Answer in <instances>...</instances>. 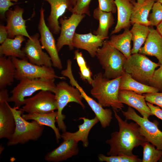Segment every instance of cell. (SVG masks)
Returning <instances> with one entry per match:
<instances>
[{
    "mask_svg": "<svg viewBox=\"0 0 162 162\" xmlns=\"http://www.w3.org/2000/svg\"><path fill=\"white\" fill-rule=\"evenodd\" d=\"M114 116L118 122L119 130L111 134V138L107 140L106 143L110 146L107 153L108 156L124 154L133 156V150L134 148L142 146L146 141L145 137L139 131V126L136 122L128 123L127 120H123L113 110Z\"/></svg>",
    "mask_w": 162,
    "mask_h": 162,
    "instance_id": "obj_1",
    "label": "cell"
},
{
    "mask_svg": "<svg viewBox=\"0 0 162 162\" xmlns=\"http://www.w3.org/2000/svg\"><path fill=\"white\" fill-rule=\"evenodd\" d=\"M121 78L109 79L100 72L94 76L91 84L90 93L98 102L103 107L111 106L117 112L124 107L118 98Z\"/></svg>",
    "mask_w": 162,
    "mask_h": 162,
    "instance_id": "obj_2",
    "label": "cell"
},
{
    "mask_svg": "<svg viewBox=\"0 0 162 162\" xmlns=\"http://www.w3.org/2000/svg\"><path fill=\"white\" fill-rule=\"evenodd\" d=\"M10 108L14 115L16 124L14 132L7 143L8 146L24 144L30 140H37L42 136L44 127L35 120L28 122L22 116L24 112L14 106Z\"/></svg>",
    "mask_w": 162,
    "mask_h": 162,
    "instance_id": "obj_3",
    "label": "cell"
},
{
    "mask_svg": "<svg viewBox=\"0 0 162 162\" xmlns=\"http://www.w3.org/2000/svg\"><path fill=\"white\" fill-rule=\"evenodd\" d=\"M96 56L104 70V77L109 79L121 76L124 71L123 66L127 59L121 52L104 40L97 52Z\"/></svg>",
    "mask_w": 162,
    "mask_h": 162,
    "instance_id": "obj_4",
    "label": "cell"
},
{
    "mask_svg": "<svg viewBox=\"0 0 162 162\" xmlns=\"http://www.w3.org/2000/svg\"><path fill=\"white\" fill-rule=\"evenodd\" d=\"M55 80L23 78L11 91L12 95L8 102H14V106L20 108L24 104L25 98L31 96L37 91L47 90L53 93L56 85Z\"/></svg>",
    "mask_w": 162,
    "mask_h": 162,
    "instance_id": "obj_5",
    "label": "cell"
},
{
    "mask_svg": "<svg viewBox=\"0 0 162 162\" xmlns=\"http://www.w3.org/2000/svg\"><path fill=\"white\" fill-rule=\"evenodd\" d=\"M53 93L57 104L56 122L59 130L64 132L66 131L67 127L64 121L65 116L62 114L63 109L71 102L78 104L84 109L85 106L82 102L83 98L78 88L65 81L60 82L56 84Z\"/></svg>",
    "mask_w": 162,
    "mask_h": 162,
    "instance_id": "obj_6",
    "label": "cell"
},
{
    "mask_svg": "<svg viewBox=\"0 0 162 162\" xmlns=\"http://www.w3.org/2000/svg\"><path fill=\"white\" fill-rule=\"evenodd\" d=\"M160 64L155 63L145 55L132 54L125 61L123 66L125 72L136 81L148 85L156 68Z\"/></svg>",
    "mask_w": 162,
    "mask_h": 162,
    "instance_id": "obj_7",
    "label": "cell"
},
{
    "mask_svg": "<svg viewBox=\"0 0 162 162\" xmlns=\"http://www.w3.org/2000/svg\"><path fill=\"white\" fill-rule=\"evenodd\" d=\"M122 112L126 120H132L139 125V132L147 141L162 150V131L158 128V121L151 122L148 118L140 116L130 106L127 111L122 110Z\"/></svg>",
    "mask_w": 162,
    "mask_h": 162,
    "instance_id": "obj_8",
    "label": "cell"
},
{
    "mask_svg": "<svg viewBox=\"0 0 162 162\" xmlns=\"http://www.w3.org/2000/svg\"><path fill=\"white\" fill-rule=\"evenodd\" d=\"M11 58L16 68L15 79L17 80L24 78L47 80L65 79L64 76L57 75L52 67L34 64L30 62L28 59H21L14 57H11Z\"/></svg>",
    "mask_w": 162,
    "mask_h": 162,
    "instance_id": "obj_9",
    "label": "cell"
},
{
    "mask_svg": "<svg viewBox=\"0 0 162 162\" xmlns=\"http://www.w3.org/2000/svg\"><path fill=\"white\" fill-rule=\"evenodd\" d=\"M61 74L69 79L70 83L71 86L78 89L83 98L86 101L95 116L98 119L101 127L106 128L109 126L112 119V110L110 109H104L98 102L87 95L75 79L72 73L71 63L67 64L66 68L62 71Z\"/></svg>",
    "mask_w": 162,
    "mask_h": 162,
    "instance_id": "obj_10",
    "label": "cell"
},
{
    "mask_svg": "<svg viewBox=\"0 0 162 162\" xmlns=\"http://www.w3.org/2000/svg\"><path fill=\"white\" fill-rule=\"evenodd\" d=\"M21 109L28 113H47L57 110V104L55 95L47 90H41L37 94L25 99Z\"/></svg>",
    "mask_w": 162,
    "mask_h": 162,
    "instance_id": "obj_11",
    "label": "cell"
},
{
    "mask_svg": "<svg viewBox=\"0 0 162 162\" xmlns=\"http://www.w3.org/2000/svg\"><path fill=\"white\" fill-rule=\"evenodd\" d=\"M45 9L43 5L40 11V17L38 29L40 33V40L43 48L44 49L51 58L52 66L59 70L63 68L62 64L57 50L55 40L52 32L45 22Z\"/></svg>",
    "mask_w": 162,
    "mask_h": 162,
    "instance_id": "obj_12",
    "label": "cell"
},
{
    "mask_svg": "<svg viewBox=\"0 0 162 162\" xmlns=\"http://www.w3.org/2000/svg\"><path fill=\"white\" fill-rule=\"evenodd\" d=\"M85 14H79L72 13L68 18L62 17L59 22L61 26L60 34L56 46L59 52L63 47L67 45L70 50H73V40L76 29L80 23L85 17Z\"/></svg>",
    "mask_w": 162,
    "mask_h": 162,
    "instance_id": "obj_13",
    "label": "cell"
},
{
    "mask_svg": "<svg viewBox=\"0 0 162 162\" xmlns=\"http://www.w3.org/2000/svg\"><path fill=\"white\" fill-rule=\"evenodd\" d=\"M38 33L31 36L22 49L28 61L39 66L52 67V63L49 55L43 50Z\"/></svg>",
    "mask_w": 162,
    "mask_h": 162,
    "instance_id": "obj_14",
    "label": "cell"
},
{
    "mask_svg": "<svg viewBox=\"0 0 162 162\" xmlns=\"http://www.w3.org/2000/svg\"><path fill=\"white\" fill-rule=\"evenodd\" d=\"M23 8L15 5L13 9H10L5 14L7 21L6 26L8 32V38H13L19 35L31 38V36L26 30V20L23 17Z\"/></svg>",
    "mask_w": 162,
    "mask_h": 162,
    "instance_id": "obj_15",
    "label": "cell"
},
{
    "mask_svg": "<svg viewBox=\"0 0 162 162\" xmlns=\"http://www.w3.org/2000/svg\"><path fill=\"white\" fill-rule=\"evenodd\" d=\"M50 6V12L47 18V26L52 33L57 34L60 33L61 27L59 20L67 11L73 7L71 0H44Z\"/></svg>",
    "mask_w": 162,
    "mask_h": 162,
    "instance_id": "obj_16",
    "label": "cell"
},
{
    "mask_svg": "<svg viewBox=\"0 0 162 162\" xmlns=\"http://www.w3.org/2000/svg\"><path fill=\"white\" fill-rule=\"evenodd\" d=\"M118 98L122 103L136 110L144 118H148L150 116H153L143 95L130 90H119Z\"/></svg>",
    "mask_w": 162,
    "mask_h": 162,
    "instance_id": "obj_17",
    "label": "cell"
},
{
    "mask_svg": "<svg viewBox=\"0 0 162 162\" xmlns=\"http://www.w3.org/2000/svg\"><path fill=\"white\" fill-rule=\"evenodd\" d=\"M79 152L78 142L72 139L63 140L59 146L45 156L48 162H59L77 155Z\"/></svg>",
    "mask_w": 162,
    "mask_h": 162,
    "instance_id": "obj_18",
    "label": "cell"
},
{
    "mask_svg": "<svg viewBox=\"0 0 162 162\" xmlns=\"http://www.w3.org/2000/svg\"><path fill=\"white\" fill-rule=\"evenodd\" d=\"M102 37L90 32L86 34L75 33L73 40L74 47L87 51L92 58L96 56L98 49L101 47L105 40Z\"/></svg>",
    "mask_w": 162,
    "mask_h": 162,
    "instance_id": "obj_19",
    "label": "cell"
},
{
    "mask_svg": "<svg viewBox=\"0 0 162 162\" xmlns=\"http://www.w3.org/2000/svg\"><path fill=\"white\" fill-rule=\"evenodd\" d=\"M150 31L144 46L140 49L139 53L156 57L159 63L162 64V37L157 30L149 27Z\"/></svg>",
    "mask_w": 162,
    "mask_h": 162,
    "instance_id": "obj_20",
    "label": "cell"
},
{
    "mask_svg": "<svg viewBox=\"0 0 162 162\" xmlns=\"http://www.w3.org/2000/svg\"><path fill=\"white\" fill-rule=\"evenodd\" d=\"M82 119L83 123L78 126V130L74 133L66 131L63 132L61 135V138L63 140L72 139L77 142L81 141L83 146L85 148L88 147L89 145L88 136L92 128L98 122L99 120L96 116L93 118L89 119L85 117H81L79 120Z\"/></svg>",
    "mask_w": 162,
    "mask_h": 162,
    "instance_id": "obj_21",
    "label": "cell"
},
{
    "mask_svg": "<svg viewBox=\"0 0 162 162\" xmlns=\"http://www.w3.org/2000/svg\"><path fill=\"white\" fill-rule=\"evenodd\" d=\"M134 0H115L118 12L117 24L111 35L117 33L122 29L129 28L134 8Z\"/></svg>",
    "mask_w": 162,
    "mask_h": 162,
    "instance_id": "obj_22",
    "label": "cell"
},
{
    "mask_svg": "<svg viewBox=\"0 0 162 162\" xmlns=\"http://www.w3.org/2000/svg\"><path fill=\"white\" fill-rule=\"evenodd\" d=\"M15 127L14 116L8 102L0 103V139H10Z\"/></svg>",
    "mask_w": 162,
    "mask_h": 162,
    "instance_id": "obj_23",
    "label": "cell"
},
{
    "mask_svg": "<svg viewBox=\"0 0 162 162\" xmlns=\"http://www.w3.org/2000/svg\"><path fill=\"white\" fill-rule=\"evenodd\" d=\"M24 36H16L13 38H7L0 46V55L28 59L21 49L22 43L25 40Z\"/></svg>",
    "mask_w": 162,
    "mask_h": 162,
    "instance_id": "obj_24",
    "label": "cell"
},
{
    "mask_svg": "<svg viewBox=\"0 0 162 162\" xmlns=\"http://www.w3.org/2000/svg\"><path fill=\"white\" fill-rule=\"evenodd\" d=\"M155 1L146 0L143 3L140 4L134 0V8L130 18L131 24L137 23L150 26V23L148 18L149 13Z\"/></svg>",
    "mask_w": 162,
    "mask_h": 162,
    "instance_id": "obj_25",
    "label": "cell"
},
{
    "mask_svg": "<svg viewBox=\"0 0 162 162\" xmlns=\"http://www.w3.org/2000/svg\"><path fill=\"white\" fill-rule=\"evenodd\" d=\"M126 90L142 94L158 92L157 88L141 83L133 79L128 73L124 71L121 76L119 90Z\"/></svg>",
    "mask_w": 162,
    "mask_h": 162,
    "instance_id": "obj_26",
    "label": "cell"
},
{
    "mask_svg": "<svg viewBox=\"0 0 162 162\" xmlns=\"http://www.w3.org/2000/svg\"><path fill=\"white\" fill-rule=\"evenodd\" d=\"M16 68L11 57H0V89L6 88L11 85L15 79Z\"/></svg>",
    "mask_w": 162,
    "mask_h": 162,
    "instance_id": "obj_27",
    "label": "cell"
},
{
    "mask_svg": "<svg viewBox=\"0 0 162 162\" xmlns=\"http://www.w3.org/2000/svg\"><path fill=\"white\" fill-rule=\"evenodd\" d=\"M93 16L99 22L98 28L93 32V34L107 38L109 29L114 23L112 13L102 10L98 7L94 9Z\"/></svg>",
    "mask_w": 162,
    "mask_h": 162,
    "instance_id": "obj_28",
    "label": "cell"
},
{
    "mask_svg": "<svg viewBox=\"0 0 162 162\" xmlns=\"http://www.w3.org/2000/svg\"><path fill=\"white\" fill-rule=\"evenodd\" d=\"M57 116V111L47 113H34L22 115V117L26 120H35L41 125L46 126L52 128L55 133L56 142L58 143L61 135L59 129L55 125Z\"/></svg>",
    "mask_w": 162,
    "mask_h": 162,
    "instance_id": "obj_29",
    "label": "cell"
},
{
    "mask_svg": "<svg viewBox=\"0 0 162 162\" xmlns=\"http://www.w3.org/2000/svg\"><path fill=\"white\" fill-rule=\"evenodd\" d=\"M131 34L129 28L124 29L122 34L118 35L112 34L108 40L109 43L117 49L127 58L131 54L130 43Z\"/></svg>",
    "mask_w": 162,
    "mask_h": 162,
    "instance_id": "obj_30",
    "label": "cell"
},
{
    "mask_svg": "<svg viewBox=\"0 0 162 162\" xmlns=\"http://www.w3.org/2000/svg\"><path fill=\"white\" fill-rule=\"evenodd\" d=\"M130 30L131 34V40L133 43L131 50V54L137 53L142 46L145 42L149 32L148 26L135 23Z\"/></svg>",
    "mask_w": 162,
    "mask_h": 162,
    "instance_id": "obj_31",
    "label": "cell"
},
{
    "mask_svg": "<svg viewBox=\"0 0 162 162\" xmlns=\"http://www.w3.org/2000/svg\"><path fill=\"white\" fill-rule=\"evenodd\" d=\"M143 148L142 162H157L162 157V150L155 148V146L148 141L141 146Z\"/></svg>",
    "mask_w": 162,
    "mask_h": 162,
    "instance_id": "obj_32",
    "label": "cell"
},
{
    "mask_svg": "<svg viewBox=\"0 0 162 162\" xmlns=\"http://www.w3.org/2000/svg\"><path fill=\"white\" fill-rule=\"evenodd\" d=\"M98 160L100 162H142V160L138 156H128L124 154L106 156L103 154L98 155Z\"/></svg>",
    "mask_w": 162,
    "mask_h": 162,
    "instance_id": "obj_33",
    "label": "cell"
},
{
    "mask_svg": "<svg viewBox=\"0 0 162 162\" xmlns=\"http://www.w3.org/2000/svg\"><path fill=\"white\" fill-rule=\"evenodd\" d=\"M152 13L148 16L150 26H157L162 21V4L156 2L154 3L152 8Z\"/></svg>",
    "mask_w": 162,
    "mask_h": 162,
    "instance_id": "obj_34",
    "label": "cell"
},
{
    "mask_svg": "<svg viewBox=\"0 0 162 162\" xmlns=\"http://www.w3.org/2000/svg\"><path fill=\"white\" fill-rule=\"evenodd\" d=\"M92 0H77L75 5L70 10L72 13L86 14L90 16L89 6Z\"/></svg>",
    "mask_w": 162,
    "mask_h": 162,
    "instance_id": "obj_35",
    "label": "cell"
},
{
    "mask_svg": "<svg viewBox=\"0 0 162 162\" xmlns=\"http://www.w3.org/2000/svg\"><path fill=\"white\" fill-rule=\"evenodd\" d=\"M148 85L162 92V64H160L158 69L155 70Z\"/></svg>",
    "mask_w": 162,
    "mask_h": 162,
    "instance_id": "obj_36",
    "label": "cell"
},
{
    "mask_svg": "<svg viewBox=\"0 0 162 162\" xmlns=\"http://www.w3.org/2000/svg\"><path fill=\"white\" fill-rule=\"evenodd\" d=\"M146 101L162 108V92L144 94Z\"/></svg>",
    "mask_w": 162,
    "mask_h": 162,
    "instance_id": "obj_37",
    "label": "cell"
},
{
    "mask_svg": "<svg viewBox=\"0 0 162 162\" xmlns=\"http://www.w3.org/2000/svg\"><path fill=\"white\" fill-rule=\"evenodd\" d=\"M98 7L101 10L115 13L117 10L115 0H98Z\"/></svg>",
    "mask_w": 162,
    "mask_h": 162,
    "instance_id": "obj_38",
    "label": "cell"
},
{
    "mask_svg": "<svg viewBox=\"0 0 162 162\" xmlns=\"http://www.w3.org/2000/svg\"><path fill=\"white\" fill-rule=\"evenodd\" d=\"M20 3H13L10 0H0V17L2 19L5 18L6 12L12 6L18 4Z\"/></svg>",
    "mask_w": 162,
    "mask_h": 162,
    "instance_id": "obj_39",
    "label": "cell"
},
{
    "mask_svg": "<svg viewBox=\"0 0 162 162\" xmlns=\"http://www.w3.org/2000/svg\"><path fill=\"white\" fill-rule=\"evenodd\" d=\"M79 72L80 78L82 80L87 81L89 84H91L93 79L92 78V73L89 68L87 66L80 68Z\"/></svg>",
    "mask_w": 162,
    "mask_h": 162,
    "instance_id": "obj_40",
    "label": "cell"
},
{
    "mask_svg": "<svg viewBox=\"0 0 162 162\" xmlns=\"http://www.w3.org/2000/svg\"><path fill=\"white\" fill-rule=\"evenodd\" d=\"M74 53V59L76 60L80 68L87 66L86 61L81 52L77 50H75Z\"/></svg>",
    "mask_w": 162,
    "mask_h": 162,
    "instance_id": "obj_41",
    "label": "cell"
},
{
    "mask_svg": "<svg viewBox=\"0 0 162 162\" xmlns=\"http://www.w3.org/2000/svg\"><path fill=\"white\" fill-rule=\"evenodd\" d=\"M147 105L151 110L153 115L162 120V109L158 106H155L153 104L148 102L146 103Z\"/></svg>",
    "mask_w": 162,
    "mask_h": 162,
    "instance_id": "obj_42",
    "label": "cell"
},
{
    "mask_svg": "<svg viewBox=\"0 0 162 162\" xmlns=\"http://www.w3.org/2000/svg\"><path fill=\"white\" fill-rule=\"evenodd\" d=\"M8 38V32L6 26H0V43L2 44Z\"/></svg>",
    "mask_w": 162,
    "mask_h": 162,
    "instance_id": "obj_43",
    "label": "cell"
},
{
    "mask_svg": "<svg viewBox=\"0 0 162 162\" xmlns=\"http://www.w3.org/2000/svg\"><path fill=\"white\" fill-rule=\"evenodd\" d=\"M8 91L7 89L5 88L0 90V103L8 101L9 98Z\"/></svg>",
    "mask_w": 162,
    "mask_h": 162,
    "instance_id": "obj_44",
    "label": "cell"
},
{
    "mask_svg": "<svg viewBox=\"0 0 162 162\" xmlns=\"http://www.w3.org/2000/svg\"><path fill=\"white\" fill-rule=\"evenodd\" d=\"M157 30L162 37V21L157 26Z\"/></svg>",
    "mask_w": 162,
    "mask_h": 162,
    "instance_id": "obj_45",
    "label": "cell"
},
{
    "mask_svg": "<svg viewBox=\"0 0 162 162\" xmlns=\"http://www.w3.org/2000/svg\"><path fill=\"white\" fill-rule=\"evenodd\" d=\"M0 147V154H1L4 149V147L2 144H1Z\"/></svg>",
    "mask_w": 162,
    "mask_h": 162,
    "instance_id": "obj_46",
    "label": "cell"
},
{
    "mask_svg": "<svg viewBox=\"0 0 162 162\" xmlns=\"http://www.w3.org/2000/svg\"><path fill=\"white\" fill-rule=\"evenodd\" d=\"M138 3L141 4L143 3L146 0H137Z\"/></svg>",
    "mask_w": 162,
    "mask_h": 162,
    "instance_id": "obj_47",
    "label": "cell"
},
{
    "mask_svg": "<svg viewBox=\"0 0 162 162\" xmlns=\"http://www.w3.org/2000/svg\"><path fill=\"white\" fill-rule=\"evenodd\" d=\"M77 0H71L74 6L75 5Z\"/></svg>",
    "mask_w": 162,
    "mask_h": 162,
    "instance_id": "obj_48",
    "label": "cell"
},
{
    "mask_svg": "<svg viewBox=\"0 0 162 162\" xmlns=\"http://www.w3.org/2000/svg\"><path fill=\"white\" fill-rule=\"evenodd\" d=\"M156 2H158L161 4H162V0H156Z\"/></svg>",
    "mask_w": 162,
    "mask_h": 162,
    "instance_id": "obj_49",
    "label": "cell"
},
{
    "mask_svg": "<svg viewBox=\"0 0 162 162\" xmlns=\"http://www.w3.org/2000/svg\"><path fill=\"white\" fill-rule=\"evenodd\" d=\"M11 1L14 2H15L17 3L18 0H10Z\"/></svg>",
    "mask_w": 162,
    "mask_h": 162,
    "instance_id": "obj_50",
    "label": "cell"
},
{
    "mask_svg": "<svg viewBox=\"0 0 162 162\" xmlns=\"http://www.w3.org/2000/svg\"><path fill=\"white\" fill-rule=\"evenodd\" d=\"M159 161L160 162H162V157L159 160Z\"/></svg>",
    "mask_w": 162,
    "mask_h": 162,
    "instance_id": "obj_51",
    "label": "cell"
}]
</instances>
